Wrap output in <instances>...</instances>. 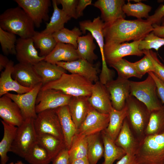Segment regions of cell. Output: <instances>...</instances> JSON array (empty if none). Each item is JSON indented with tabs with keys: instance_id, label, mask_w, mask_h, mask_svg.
Returning a JSON list of instances; mask_svg holds the SVG:
<instances>
[{
	"instance_id": "obj_31",
	"label": "cell",
	"mask_w": 164,
	"mask_h": 164,
	"mask_svg": "<svg viewBox=\"0 0 164 164\" xmlns=\"http://www.w3.org/2000/svg\"><path fill=\"white\" fill-rule=\"evenodd\" d=\"M104 147V160L102 164H113L116 160H119L126 154L125 152L117 146L114 141L105 133L101 132Z\"/></svg>"
},
{
	"instance_id": "obj_35",
	"label": "cell",
	"mask_w": 164,
	"mask_h": 164,
	"mask_svg": "<svg viewBox=\"0 0 164 164\" xmlns=\"http://www.w3.org/2000/svg\"><path fill=\"white\" fill-rule=\"evenodd\" d=\"M87 137L76 134L69 149L70 164L76 160L87 157Z\"/></svg>"
},
{
	"instance_id": "obj_22",
	"label": "cell",
	"mask_w": 164,
	"mask_h": 164,
	"mask_svg": "<svg viewBox=\"0 0 164 164\" xmlns=\"http://www.w3.org/2000/svg\"><path fill=\"white\" fill-rule=\"evenodd\" d=\"M88 97L86 96L72 97L67 105L70 116L77 129L92 108Z\"/></svg>"
},
{
	"instance_id": "obj_7",
	"label": "cell",
	"mask_w": 164,
	"mask_h": 164,
	"mask_svg": "<svg viewBox=\"0 0 164 164\" xmlns=\"http://www.w3.org/2000/svg\"><path fill=\"white\" fill-rule=\"evenodd\" d=\"M80 29L82 33L89 31L96 40L100 48L102 59V69L99 76L100 80L106 83L113 78V71L109 69L105 59L104 49L105 45L104 35V23L100 16L94 18L93 21L85 20L79 22Z\"/></svg>"
},
{
	"instance_id": "obj_9",
	"label": "cell",
	"mask_w": 164,
	"mask_h": 164,
	"mask_svg": "<svg viewBox=\"0 0 164 164\" xmlns=\"http://www.w3.org/2000/svg\"><path fill=\"white\" fill-rule=\"evenodd\" d=\"M34 123L37 135L50 134L64 141L60 120L55 109L46 110L38 113Z\"/></svg>"
},
{
	"instance_id": "obj_5",
	"label": "cell",
	"mask_w": 164,
	"mask_h": 164,
	"mask_svg": "<svg viewBox=\"0 0 164 164\" xmlns=\"http://www.w3.org/2000/svg\"><path fill=\"white\" fill-rule=\"evenodd\" d=\"M125 106L126 118L134 134L139 142L145 136L151 111L144 104L130 95L126 100Z\"/></svg>"
},
{
	"instance_id": "obj_25",
	"label": "cell",
	"mask_w": 164,
	"mask_h": 164,
	"mask_svg": "<svg viewBox=\"0 0 164 164\" xmlns=\"http://www.w3.org/2000/svg\"><path fill=\"white\" fill-rule=\"evenodd\" d=\"M55 110L60 120L66 147L69 149L77 129L72 119L67 105L59 107Z\"/></svg>"
},
{
	"instance_id": "obj_3",
	"label": "cell",
	"mask_w": 164,
	"mask_h": 164,
	"mask_svg": "<svg viewBox=\"0 0 164 164\" xmlns=\"http://www.w3.org/2000/svg\"><path fill=\"white\" fill-rule=\"evenodd\" d=\"M135 155L137 164H164V132L144 136Z\"/></svg>"
},
{
	"instance_id": "obj_33",
	"label": "cell",
	"mask_w": 164,
	"mask_h": 164,
	"mask_svg": "<svg viewBox=\"0 0 164 164\" xmlns=\"http://www.w3.org/2000/svg\"><path fill=\"white\" fill-rule=\"evenodd\" d=\"M37 142L46 150L52 160L62 149L66 147L63 140L50 134L37 135Z\"/></svg>"
},
{
	"instance_id": "obj_50",
	"label": "cell",
	"mask_w": 164,
	"mask_h": 164,
	"mask_svg": "<svg viewBox=\"0 0 164 164\" xmlns=\"http://www.w3.org/2000/svg\"><path fill=\"white\" fill-rule=\"evenodd\" d=\"M91 0H79L76 8V15L77 19L83 15V12L87 6L92 4Z\"/></svg>"
},
{
	"instance_id": "obj_37",
	"label": "cell",
	"mask_w": 164,
	"mask_h": 164,
	"mask_svg": "<svg viewBox=\"0 0 164 164\" xmlns=\"http://www.w3.org/2000/svg\"><path fill=\"white\" fill-rule=\"evenodd\" d=\"M100 133L87 136V158L91 164H97L103 155L104 147L100 138Z\"/></svg>"
},
{
	"instance_id": "obj_36",
	"label": "cell",
	"mask_w": 164,
	"mask_h": 164,
	"mask_svg": "<svg viewBox=\"0 0 164 164\" xmlns=\"http://www.w3.org/2000/svg\"><path fill=\"white\" fill-rule=\"evenodd\" d=\"M36 48L40 50L39 55L46 57L53 50L57 43L52 34H46L36 32L32 37Z\"/></svg>"
},
{
	"instance_id": "obj_14",
	"label": "cell",
	"mask_w": 164,
	"mask_h": 164,
	"mask_svg": "<svg viewBox=\"0 0 164 164\" xmlns=\"http://www.w3.org/2000/svg\"><path fill=\"white\" fill-rule=\"evenodd\" d=\"M105 85L109 94L113 108L117 110H121L130 95V80L118 77Z\"/></svg>"
},
{
	"instance_id": "obj_42",
	"label": "cell",
	"mask_w": 164,
	"mask_h": 164,
	"mask_svg": "<svg viewBox=\"0 0 164 164\" xmlns=\"http://www.w3.org/2000/svg\"><path fill=\"white\" fill-rule=\"evenodd\" d=\"M16 35L0 28V43L2 50L5 55L16 53Z\"/></svg>"
},
{
	"instance_id": "obj_4",
	"label": "cell",
	"mask_w": 164,
	"mask_h": 164,
	"mask_svg": "<svg viewBox=\"0 0 164 164\" xmlns=\"http://www.w3.org/2000/svg\"><path fill=\"white\" fill-rule=\"evenodd\" d=\"M93 83L76 74L63 73L58 80L46 84L41 89H53L72 97H89Z\"/></svg>"
},
{
	"instance_id": "obj_12",
	"label": "cell",
	"mask_w": 164,
	"mask_h": 164,
	"mask_svg": "<svg viewBox=\"0 0 164 164\" xmlns=\"http://www.w3.org/2000/svg\"><path fill=\"white\" fill-rule=\"evenodd\" d=\"M42 86V83H40L29 91L21 94L8 93L5 94L18 105L24 120L28 118L34 119L37 118L36 101L38 94Z\"/></svg>"
},
{
	"instance_id": "obj_40",
	"label": "cell",
	"mask_w": 164,
	"mask_h": 164,
	"mask_svg": "<svg viewBox=\"0 0 164 164\" xmlns=\"http://www.w3.org/2000/svg\"><path fill=\"white\" fill-rule=\"evenodd\" d=\"M109 65L116 70L118 77L126 79L133 77L142 78L133 66L132 62L123 58Z\"/></svg>"
},
{
	"instance_id": "obj_47",
	"label": "cell",
	"mask_w": 164,
	"mask_h": 164,
	"mask_svg": "<svg viewBox=\"0 0 164 164\" xmlns=\"http://www.w3.org/2000/svg\"><path fill=\"white\" fill-rule=\"evenodd\" d=\"M52 164H70L69 149H62L52 160Z\"/></svg>"
},
{
	"instance_id": "obj_52",
	"label": "cell",
	"mask_w": 164,
	"mask_h": 164,
	"mask_svg": "<svg viewBox=\"0 0 164 164\" xmlns=\"http://www.w3.org/2000/svg\"><path fill=\"white\" fill-rule=\"evenodd\" d=\"M152 25L154 34L159 37L164 38V25H159L154 24Z\"/></svg>"
},
{
	"instance_id": "obj_23",
	"label": "cell",
	"mask_w": 164,
	"mask_h": 164,
	"mask_svg": "<svg viewBox=\"0 0 164 164\" xmlns=\"http://www.w3.org/2000/svg\"><path fill=\"white\" fill-rule=\"evenodd\" d=\"M14 65V62L10 60L4 71L1 72L0 77V97L10 91L15 92L18 94H21L32 89L22 86L13 79L12 74Z\"/></svg>"
},
{
	"instance_id": "obj_49",
	"label": "cell",
	"mask_w": 164,
	"mask_h": 164,
	"mask_svg": "<svg viewBox=\"0 0 164 164\" xmlns=\"http://www.w3.org/2000/svg\"><path fill=\"white\" fill-rule=\"evenodd\" d=\"M149 74L154 80L157 87L158 97L163 104H164V83L153 72H149Z\"/></svg>"
},
{
	"instance_id": "obj_11",
	"label": "cell",
	"mask_w": 164,
	"mask_h": 164,
	"mask_svg": "<svg viewBox=\"0 0 164 164\" xmlns=\"http://www.w3.org/2000/svg\"><path fill=\"white\" fill-rule=\"evenodd\" d=\"M141 40L129 43L105 44L104 52L107 63L109 65L128 56H142L143 51L138 48Z\"/></svg>"
},
{
	"instance_id": "obj_26",
	"label": "cell",
	"mask_w": 164,
	"mask_h": 164,
	"mask_svg": "<svg viewBox=\"0 0 164 164\" xmlns=\"http://www.w3.org/2000/svg\"><path fill=\"white\" fill-rule=\"evenodd\" d=\"M79 58L77 49L67 44L57 43L52 51L45 57V60L53 64L60 61L71 62Z\"/></svg>"
},
{
	"instance_id": "obj_39",
	"label": "cell",
	"mask_w": 164,
	"mask_h": 164,
	"mask_svg": "<svg viewBox=\"0 0 164 164\" xmlns=\"http://www.w3.org/2000/svg\"><path fill=\"white\" fill-rule=\"evenodd\" d=\"M82 34L80 29L75 27L72 30L64 28L53 33L52 35L57 43L70 44L77 49L78 38Z\"/></svg>"
},
{
	"instance_id": "obj_21",
	"label": "cell",
	"mask_w": 164,
	"mask_h": 164,
	"mask_svg": "<svg viewBox=\"0 0 164 164\" xmlns=\"http://www.w3.org/2000/svg\"><path fill=\"white\" fill-rule=\"evenodd\" d=\"M0 117L5 122L17 127L25 120L18 105L5 95L0 98Z\"/></svg>"
},
{
	"instance_id": "obj_28",
	"label": "cell",
	"mask_w": 164,
	"mask_h": 164,
	"mask_svg": "<svg viewBox=\"0 0 164 164\" xmlns=\"http://www.w3.org/2000/svg\"><path fill=\"white\" fill-rule=\"evenodd\" d=\"M53 11L50 22L47 23L45 29L40 32L46 34H52L64 28L65 23L71 19L62 9L57 6L56 0L52 1Z\"/></svg>"
},
{
	"instance_id": "obj_48",
	"label": "cell",
	"mask_w": 164,
	"mask_h": 164,
	"mask_svg": "<svg viewBox=\"0 0 164 164\" xmlns=\"http://www.w3.org/2000/svg\"><path fill=\"white\" fill-rule=\"evenodd\" d=\"M163 17L164 5L160 6L156 10L154 14L151 16H149L146 20L152 25L154 24L158 25Z\"/></svg>"
},
{
	"instance_id": "obj_17",
	"label": "cell",
	"mask_w": 164,
	"mask_h": 164,
	"mask_svg": "<svg viewBox=\"0 0 164 164\" xmlns=\"http://www.w3.org/2000/svg\"><path fill=\"white\" fill-rule=\"evenodd\" d=\"M125 4L124 0H98L94 6L101 12V19L105 25L112 24L117 20L124 19L125 14L122 10Z\"/></svg>"
},
{
	"instance_id": "obj_24",
	"label": "cell",
	"mask_w": 164,
	"mask_h": 164,
	"mask_svg": "<svg viewBox=\"0 0 164 164\" xmlns=\"http://www.w3.org/2000/svg\"><path fill=\"white\" fill-rule=\"evenodd\" d=\"M115 144L123 149L126 154L135 155L139 141L134 134L127 119H125L120 132L115 141Z\"/></svg>"
},
{
	"instance_id": "obj_54",
	"label": "cell",
	"mask_w": 164,
	"mask_h": 164,
	"mask_svg": "<svg viewBox=\"0 0 164 164\" xmlns=\"http://www.w3.org/2000/svg\"><path fill=\"white\" fill-rule=\"evenodd\" d=\"M71 164H91L87 157L78 159L73 161Z\"/></svg>"
},
{
	"instance_id": "obj_2",
	"label": "cell",
	"mask_w": 164,
	"mask_h": 164,
	"mask_svg": "<svg viewBox=\"0 0 164 164\" xmlns=\"http://www.w3.org/2000/svg\"><path fill=\"white\" fill-rule=\"evenodd\" d=\"M31 19L21 7L8 9L0 15V28L19 36L20 38H32L36 31Z\"/></svg>"
},
{
	"instance_id": "obj_18",
	"label": "cell",
	"mask_w": 164,
	"mask_h": 164,
	"mask_svg": "<svg viewBox=\"0 0 164 164\" xmlns=\"http://www.w3.org/2000/svg\"><path fill=\"white\" fill-rule=\"evenodd\" d=\"M88 100L91 106L101 113L109 114L113 108L105 86L99 80L93 84L91 95Z\"/></svg>"
},
{
	"instance_id": "obj_44",
	"label": "cell",
	"mask_w": 164,
	"mask_h": 164,
	"mask_svg": "<svg viewBox=\"0 0 164 164\" xmlns=\"http://www.w3.org/2000/svg\"><path fill=\"white\" fill-rule=\"evenodd\" d=\"M132 64L138 73L142 77L147 73H154L155 70L153 63L146 55L140 60L132 63Z\"/></svg>"
},
{
	"instance_id": "obj_19",
	"label": "cell",
	"mask_w": 164,
	"mask_h": 164,
	"mask_svg": "<svg viewBox=\"0 0 164 164\" xmlns=\"http://www.w3.org/2000/svg\"><path fill=\"white\" fill-rule=\"evenodd\" d=\"M15 50L16 58L19 63L33 65L45 59V57L41 56L38 54L32 38L17 39Z\"/></svg>"
},
{
	"instance_id": "obj_30",
	"label": "cell",
	"mask_w": 164,
	"mask_h": 164,
	"mask_svg": "<svg viewBox=\"0 0 164 164\" xmlns=\"http://www.w3.org/2000/svg\"><path fill=\"white\" fill-rule=\"evenodd\" d=\"M109 121L106 128L104 130L105 133L114 141L122 127L125 119L127 116L126 106L121 110H117L113 108L109 113Z\"/></svg>"
},
{
	"instance_id": "obj_53",
	"label": "cell",
	"mask_w": 164,
	"mask_h": 164,
	"mask_svg": "<svg viewBox=\"0 0 164 164\" xmlns=\"http://www.w3.org/2000/svg\"><path fill=\"white\" fill-rule=\"evenodd\" d=\"M10 60L6 56L2 54H0V71L1 72H2L3 69H5Z\"/></svg>"
},
{
	"instance_id": "obj_32",
	"label": "cell",
	"mask_w": 164,
	"mask_h": 164,
	"mask_svg": "<svg viewBox=\"0 0 164 164\" xmlns=\"http://www.w3.org/2000/svg\"><path fill=\"white\" fill-rule=\"evenodd\" d=\"M4 128L3 138L0 142L1 164H6L9 160L7 153L10 149L15 138L17 127L1 121Z\"/></svg>"
},
{
	"instance_id": "obj_55",
	"label": "cell",
	"mask_w": 164,
	"mask_h": 164,
	"mask_svg": "<svg viewBox=\"0 0 164 164\" xmlns=\"http://www.w3.org/2000/svg\"><path fill=\"white\" fill-rule=\"evenodd\" d=\"M9 164H26L24 163L23 162H22V161L19 160V161H18L16 162H15V163L12 162L9 163Z\"/></svg>"
},
{
	"instance_id": "obj_34",
	"label": "cell",
	"mask_w": 164,
	"mask_h": 164,
	"mask_svg": "<svg viewBox=\"0 0 164 164\" xmlns=\"http://www.w3.org/2000/svg\"><path fill=\"white\" fill-rule=\"evenodd\" d=\"M164 132V104L159 109L151 111L145 136Z\"/></svg>"
},
{
	"instance_id": "obj_8",
	"label": "cell",
	"mask_w": 164,
	"mask_h": 164,
	"mask_svg": "<svg viewBox=\"0 0 164 164\" xmlns=\"http://www.w3.org/2000/svg\"><path fill=\"white\" fill-rule=\"evenodd\" d=\"M34 121L32 118H27L22 125L17 127L10 152L22 158H24L31 147L37 142V134Z\"/></svg>"
},
{
	"instance_id": "obj_41",
	"label": "cell",
	"mask_w": 164,
	"mask_h": 164,
	"mask_svg": "<svg viewBox=\"0 0 164 164\" xmlns=\"http://www.w3.org/2000/svg\"><path fill=\"white\" fill-rule=\"evenodd\" d=\"M151 9V6L141 2L132 4L128 1L122 7V10L125 14L128 16L136 17L137 19H142V18L147 19Z\"/></svg>"
},
{
	"instance_id": "obj_46",
	"label": "cell",
	"mask_w": 164,
	"mask_h": 164,
	"mask_svg": "<svg viewBox=\"0 0 164 164\" xmlns=\"http://www.w3.org/2000/svg\"><path fill=\"white\" fill-rule=\"evenodd\" d=\"M57 5L61 4L62 9L70 18L77 19L76 15V8L78 0H56Z\"/></svg>"
},
{
	"instance_id": "obj_45",
	"label": "cell",
	"mask_w": 164,
	"mask_h": 164,
	"mask_svg": "<svg viewBox=\"0 0 164 164\" xmlns=\"http://www.w3.org/2000/svg\"><path fill=\"white\" fill-rule=\"evenodd\" d=\"M143 53L152 60L155 69L154 73L157 77L164 83V65L160 61L156 53L151 50H143Z\"/></svg>"
},
{
	"instance_id": "obj_38",
	"label": "cell",
	"mask_w": 164,
	"mask_h": 164,
	"mask_svg": "<svg viewBox=\"0 0 164 164\" xmlns=\"http://www.w3.org/2000/svg\"><path fill=\"white\" fill-rule=\"evenodd\" d=\"M24 159L30 164H49L52 161L47 151L37 142L31 147Z\"/></svg>"
},
{
	"instance_id": "obj_13",
	"label": "cell",
	"mask_w": 164,
	"mask_h": 164,
	"mask_svg": "<svg viewBox=\"0 0 164 164\" xmlns=\"http://www.w3.org/2000/svg\"><path fill=\"white\" fill-rule=\"evenodd\" d=\"M19 6L22 8L33 21L35 26L39 27L43 21L49 19L50 0H15Z\"/></svg>"
},
{
	"instance_id": "obj_27",
	"label": "cell",
	"mask_w": 164,
	"mask_h": 164,
	"mask_svg": "<svg viewBox=\"0 0 164 164\" xmlns=\"http://www.w3.org/2000/svg\"><path fill=\"white\" fill-rule=\"evenodd\" d=\"M33 66L36 72L42 79L43 86L58 80L63 73H67V71L63 67L45 60Z\"/></svg>"
},
{
	"instance_id": "obj_1",
	"label": "cell",
	"mask_w": 164,
	"mask_h": 164,
	"mask_svg": "<svg viewBox=\"0 0 164 164\" xmlns=\"http://www.w3.org/2000/svg\"><path fill=\"white\" fill-rule=\"evenodd\" d=\"M153 30L147 20L118 19L109 25H105L103 32L105 44L121 43L131 40L143 39Z\"/></svg>"
},
{
	"instance_id": "obj_10",
	"label": "cell",
	"mask_w": 164,
	"mask_h": 164,
	"mask_svg": "<svg viewBox=\"0 0 164 164\" xmlns=\"http://www.w3.org/2000/svg\"><path fill=\"white\" fill-rule=\"evenodd\" d=\"M72 97L58 90L41 88L36 101V113L67 105Z\"/></svg>"
},
{
	"instance_id": "obj_56",
	"label": "cell",
	"mask_w": 164,
	"mask_h": 164,
	"mask_svg": "<svg viewBox=\"0 0 164 164\" xmlns=\"http://www.w3.org/2000/svg\"><path fill=\"white\" fill-rule=\"evenodd\" d=\"M162 25H164V19L162 22Z\"/></svg>"
},
{
	"instance_id": "obj_15",
	"label": "cell",
	"mask_w": 164,
	"mask_h": 164,
	"mask_svg": "<svg viewBox=\"0 0 164 164\" xmlns=\"http://www.w3.org/2000/svg\"><path fill=\"white\" fill-rule=\"evenodd\" d=\"M109 121V114L101 113L92 107L77 134L87 136L100 133L106 128Z\"/></svg>"
},
{
	"instance_id": "obj_43",
	"label": "cell",
	"mask_w": 164,
	"mask_h": 164,
	"mask_svg": "<svg viewBox=\"0 0 164 164\" xmlns=\"http://www.w3.org/2000/svg\"><path fill=\"white\" fill-rule=\"evenodd\" d=\"M163 45L164 38L158 36L152 31L140 41L138 48L142 50H150L153 49L158 51L160 47Z\"/></svg>"
},
{
	"instance_id": "obj_20",
	"label": "cell",
	"mask_w": 164,
	"mask_h": 164,
	"mask_svg": "<svg viewBox=\"0 0 164 164\" xmlns=\"http://www.w3.org/2000/svg\"><path fill=\"white\" fill-rule=\"evenodd\" d=\"M12 76L22 86L32 88L42 83V80L35 70L33 65L18 63L14 65Z\"/></svg>"
},
{
	"instance_id": "obj_16",
	"label": "cell",
	"mask_w": 164,
	"mask_h": 164,
	"mask_svg": "<svg viewBox=\"0 0 164 164\" xmlns=\"http://www.w3.org/2000/svg\"><path fill=\"white\" fill-rule=\"evenodd\" d=\"M56 64L71 73L80 75L93 83L99 80L97 67L84 59L79 58L71 62L60 61Z\"/></svg>"
},
{
	"instance_id": "obj_29",
	"label": "cell",
	"mask_w": 164,
	"mask_h": 164,
	"mask_svg": "<svg viewBox=\"0 0 164 164\" xmlns=\"http://www.w3.org/2000/svg\"><path fill=\"white\" fill-rule=\"evenodd\" d=\"M94 39L90 32L86 35L79 36L77 39V51L79 58L84 59L91 63L98 58L94 53L96 45Z\"/></svg>"
},
{
	"instance_id": "obj_6",
	"label": "cell",
	"mask_w": 164,
	"mask_h": 164,
	"mask_svg": "<svg viewBox=\"0 0 164 164\" xmlns=\"http://www.w3.org/2000/svg\"><path fill=\"white\" fill-rule=\"evenodd\" d=\"M130 95L144 104L151 111L160 109L163 104L158 97L155 82L148 73L144 80H130Z\"/></svg>"
},
{
	"instance_id": "obj_51",
	"label": "cell",
	"mask_w": 164,
	"mask_h": 164,
	"mask_svg": "<svg viewBox=\"0 0 164 164\" xmlns=\"http://www.w3.org/2000/svg\"><path fill=\"white\" fill-rule=\"evenodd\" d=\"M116 164H137L135 155L126 154Z\"/></svg>"
}]
</instances>
